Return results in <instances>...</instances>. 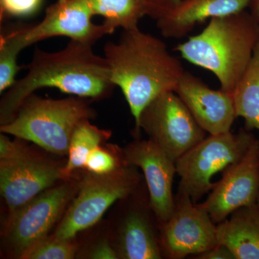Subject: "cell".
Returning <instances> with one entry per match:
<instances>
[{"mask_svg": "<svg viewBox=\"0 0 259 259\" xmlns=\"http://www.w3.org/2000/svg\"><path fill=\"white\" fill-rule=\"evenodd\" d=\"M93 46L70 40L57 52L36 49L26 66L28 73L8 90L0 102V123H8L28 97L42 88H56L85 99L100 100L110 95L112 82L108 63L97 55Z\"/></svg>", "mask_w": 259, "mask_h": 259, "instance_id": "obj_1", "label": "cell"}, {"mask_svg": "<svg viewBox=\"0 0 259 259\" xmlns=\"http://www.w3.org/2000/svg\"><path fill=\"white\" fill-rule=\"evenodd\" d=\"M104 53L112 82L123 93L136 125L150 102L175 91L185 71L163 40L139 27L123 30L118 42L106 44Z\"/></svg>", "mask_w": 259, "mask_h": 259, "instance_id": "obj_2", "label": "cell"}, {"mask_svg": "<svg viewBox=\"0 0 259 259\" xmlns=\"http://www.w3.org/2000/svg\"><path fill=\"white\" fill-rule=\"evenodd\" d=\"M259 40V23L243 10L210 19L200 33L175 47L191 64L208 70L233 95Z\"/></svg>", "mask_w": 259, "mask_h": 259, "instance_id": "obj_3", "label": "cell"}, {"mask_svg": "<svg viewBox=\"0 0 259 259\" xmlns=\"http://www.w3.org/2000/svg\"><path fill=\"white\" fill-rule=\"evenodd\" d=\"M84 99L53 100L33 94L23 102L13 120L1 125L0 131L31 141L49 152L66 154L76 126L95 115Z\"/></svg>", "mask_w": 259, "mask_h": 259, "instance_id": "obj_4", "label": "cell"}, {"mask_svg": "<svg viewBox=\"0 0 259 259\" xmlns=\"http://www.w3.org/2000/svg\"><path fill=\"white\" fill-rule=\"evenodd\" d=\"M255 139L245 127L235 134L229 131L209 135L176 161L180 177L178 191L185 192L197 203L214 187L213 176L239 161Z\"/></svg>", "mask_w": 259, "mask_h": 259, "instance_id": "obj_5", "label": "cell"}, {"mask_svg": "<svg viewBox=\"0 0 259 259\" xmlns=\"http://www.w3.org/2000/svg\"><path fill=\"white\" fill-rule=\"evenodd\" d=\"M140 179L135 166L130 165L105 175L90 172L54 236L62 240L74 239L78 233L96 224L116 201L134 193Z\"/></svg>", "mask_w": 259, "mask_h": 259, "instance_id": "obj_6", "label": "cell"}, {"mask_svg": "<svg viewBox=\"0 0 259 259\" xmlns=\"http://www.w3.org/2000/svg\"><path fill=\"white\" fill-rule=\"evenodd\" d=\"M141 130L175 163L206 138L205 131L175 91L161 94L145 107L135 131L139 134Z\"/></svg>", "mask_w": 259, "mask_h": 259, "instance_id": "obj_7", "label": "cell"}, {"mask_svg": "<svg viewBox=\"0 0 259 259\" xmlns=\"http://www.w3.org/2000/svg\"><path fill=\"white\" fill-rule=\"evenodd\" d=\"M160 244L163 256L185 258L213 248L217 241V224L200 204L178 191L169 219L160 225Z\"/></svg>", "mask_w": 259, "mask_h": 259, "instance_id": "obj_8", "label": "cell"}, {"mask_svg": "<svg viewBox=\"0 0 259 259\" xmlns=\"http://www.w3.org/2000/svg\"><path fill=\"white\" fill-rule=\"evenodd\" d=\"M93 16L88 0H57L47 8L40 23L20 25L19 44L24 49L50 37L63 36L93 46L105 35L113 33L103 23H94Z\"/></svg>", "mask_w": 259, "mask_h": 259, "instance_id": "obj_9", "label": "cell"}, {"mask_svg": "<svg viewBox=\"0 0 259 259\" xmlns=\"http://www.w3.org/2000/svg\"><path fill=\"white\" fill-rule=\"evenodd\" d=\"M208 197L200 205L214 223L223 222L236 211L258 202L259 196V141L255 139L239 161L224 170L222 179L214 183Z\"/></svg>", "mask_w": 259, "mask_h": 259, "instance_id": "obj_10", "label": "cell"}, {"mask_svg": "<svg viewBox=\"0 0 259 259\" xmlns=\"http://www.w3.org/2000/svg\"><path fill=\"white\" fill-rule=\"evenodd\" d=\"M71 195L72 187L65 184L44 191L11 212L6 236L17 253L48 236Z\"/></svg>", "mask_w": 259, "mask_h": 259, "instance_id": "obj_11", "label": "cell"}, {"mask_svg": "<svg viewBox=\"0 0 259 259\" xmlns=\"http://www.w3.org/2000/svg\"><path fill=\"white\" fill-rule=\"evenodd\" d=\"M123 158L127 165L142 169L151 208L160 225L166 222L175 207L172 189L176 163L150 139L130 144L124 149Z\"/></svg>", "mask_w": 259, "mask_h": 259, "instance_id": "obj_12", "label": "cell"}, {"mask_svg": "<svg viewBox=\"0 0 259 259\" xmlns=\"http://www.w3.org/2000/svg\"><path fill=\"white\" fill-rule=\"evenodd\" d=\"M200 127L209 135L231 131L237 117L233 95L212 90L185 71L175 90Z\"/></svg>", "mask_w": 259, "mask_h": 259, "instance_id": "obj_13", "label": "cell"}, {"mask_svg": "<svg viewBox=\"0 0 259 259\" xmlns=\"http://www.w3.org/2000/svg\"><path fill=\"white\" fill-rule=\"evenodd\" d=\"M61 178L62 168L30 153L16 161H0V190L11 212Z\"/></svg>", "mask_w": 259, "mask_h": 259, "instance_id": "obj_14", "label": "cell"}, {"mask_svg": "<svg viewBox=\"0 0 259 259\" xmlns=\"http://www.w3.org/2000/svg\"><path fill=\"white\" fill-rule=\"evenodd\" d=\"M251 0H182L173 9L156 20L166 38L185 37L207 19L240 13L249 8Z\"/></svg>", "mask_w": 259, "mask_h": 259, "instance_id": "obj_15", "label": "cell"}, {"mask_svg": "<svg viewBox=\"0 0 259 259\" xmlns=\"http://www.w3.org/2000/svg\"><path fill=\"white\" fill-rule=\"evenodd\" d=\"M217 241L228 247L236 259H259L258 203L236 209L218 223Z\"/></svg>", "mask_w": 259, "mask_h": 259, "instance_id": "obj_16", "label": "cell"}, {"mask_svg": "<svg viewBox=\"0 0 259 259\" xmlns=\"http://www.w3.org/2000/svg\"><path fill=\"white\" fill-rule=\"evenodd\" d=\"M119 258L161 259L163 257L160 235H157L149 214L142 207H134L126 214L119 234Z\"/></svg>", "mask_w": 259, "mask_h": 259, "instance_id": "obj_17", "label": "cell"}, {"mask_svg": "<svg viewBox=\"0 0 259 259\" xmlns=\"http://www.w3.org/2000/svg\"><path fill=\"white\" fill-rule=\"evenodd\" d=\"M233 96L237 117L244 120L245 128L259 131V40Z\"/></svg>", "mask_w": 259, "mask_h": 259, "instance_id": "obj_18", "label": "cell"}, {"mask_svg": "<svg viewBox=\"0 0 259 259\" xmlns=\"http://www.w3.org/2000/svg\"><path fill=\"white\" fill-rule=\"evenodd\" d=\"M94 15L104 18V25L112 32L116 29L129 30L139 27L146 16L144 0H88Z\"/></svg>", "mask_w": 259, "mask_h": 259, "instance_id": "obj_19", "label": "cell"}, {"mask_svg": "<svg viewBox=\"0 0 259 259\" xmlns=\"http://www.w3.org/2000/svg\"><path fill=\"white\" fill-rule=\"evenodd\" d=\"M110 136L109 131L92 125L90 120L80 122L75 128L70 141L69 160L62 168L63 177H69L74 170L85 166L90 153Z\"/></svg>", "mask_w": 259, "mask_h": 259, "instance_id": "obj_20", "label": "cell"}, {"mask_svg": "<svg viewBox=\"0 0 259 259\" xmlns=\"http://www.w3.org/2000/svg\"><path fill=\"white\" fill-rule=\"evenodd\" d=\"M19 25L2 30L0 35V93L9 90L22 69L18 64L19 53L23 49L18 40Z\"/></svg>", "mask_w": 259, "mask_h": 259, "instance_id": "obj_21", "label": "cell"}, {"mask_svg": "<svg viewBox=\"0 0 259 259\" xmlns=\"http://www.w3.org/2000/svg\"><path fill=\"white\" fill-rule=\"evenodd\" d=\"M76 252V246L72 240L47 236L24 250L20 257L23 259H71L74 258Z\"/></svg>", "mask_w": 259, "mask_h": 259, "instance_id": "obj_22", "label": "cell"}, {"mask_svg": "<svg viewBox=\"0 0 259 259\" xmlns=\"http://www.w3.org/2000/svg\"><path fill=\"white\" fill-rule=\"evenodd\" d=\"M44 0H0L1 23L8 19L32 16L40 10Z\"/></svg>", "mask_w": 259, "mask_h": 259, "instance_id": "obj_23", "label": "cell"}, {"mask_svg": "<svg viewBox=\"0 0 259 259\" xmlns=\"http://www.w3.org/2000/svg\"><path fill=\"white\" fill-rule=\"evenodd\" d=\"M84 167L91 173L105 175L121 166L115 156L99 146L89 155Z\"/></svg>", "mask_w": 259, "mask_h": 259, "instance_id": "obj_24", "label": "cell"}, {"mask_svg": "<svg viewBox=\"0 0 259 259\" xmlns=\"http://www.w3.org/2000/svg\"><path fill=\"white\" fill-rule=\"evenodd\" d=\"M30 153L18 142L10 141L7 136H0V161H16L28 156Z\"/></svg>", "mask_w": 259, "mask_h": 259, "instance_id": "obj_25", "label": "cell"}, {"mask_svg": "<svg viewBox=\"0 0 259 259\" xmlns=\"http://www.w3.org/2000/svg\"><path fill=\"white\" fill-rule=\"evenodd\" d=\"M182 0H144L146 16L157 20L173 9Z\"/></svg>", "mask_w": 259, "mask_h": 259, "instance_id": "obj_26", "label": "cell"}, {"mask_svg": "<svg viewBox=\"0 0 259 259\" xmlns=\"http://www.w3.org/2000/svg\"><path fill=\"white\" fill-rule=\"evenodd\" d=\"M194 258L198 259H236L231 250L226 245L218 243L207 251L195 255Z\"/></svg>", "mask_w": 259, "mask_h": 259, "instance_id": "obj_27", "label": "cell"}, {"mask_svg": "<svg viewBox=\"0 0 259 259\" xmlns=\"http://www.w3.org/2000/svg\"><path fill=\"white\" fill-rule=\"evenodd\" d=\"M90 258L95 259H115L118 258L117 252L112 248L107 241H102L97 245L91 251Z\"/></svg>", "mask_w": 259, "mask_h": 259, "instance_id": "obj_28", "label": "cell"}, {"mask_svg": "<svg viewBox=\"0 0 259 259\" xmlns=\"http://www.w3.org/2000/svg\"><path fill=\"white\" fill-rule=\"evenodd\" d=\"M249 8L250 13L259 23V0H251Z\"/></svg>", "mask_w": 259, "mask_h": 259, "instance_id": "obj_29", "label": "cell"}, {"mask_svg": "<svg viewBox=\"0 0 259 259\" xmlns=\"http://www.w3.org/2000/svg\"><path fill=\"white\" fill-rule=\"evenodd\" d=\"M257 203H258V204L259 205V196H258V202H257Z\"/></svg>", "mask_w": 259, "mask_h": 259, "instance_id": "obj_30", "label": "cell"}]
</instances>
